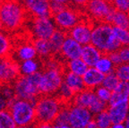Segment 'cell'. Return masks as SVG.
<instances>
[{"instance_id":"db71d44e","label":"cell","mask_w":129,"mask_h":128,"mask_svg":"<svg viewBox=\"0 0 129 128\" xmlns=\"http://www.w3.org/2000/svg\"><path fill=\"white\" fill-rule=\"evenodd\" d=\"M2 2H3L2 0H0V5H1V3H2Z\"/></svg>"},{"instance_id":"7c38bea8","label":"cell","mask_w":129,"mask_h":128,"mask_svg":"<svg viewBox=\"0 0 129 128\" xmlns=\"http://www.w3.org/2000/svg\"><path fill=\"white\" fill-rule=\"evenodd\" d=\"M27 14L30 18L52 17L50 2L48 0H21Z\"/></svg>"},{"instance_id":"836d02e7","label":"cell","mask_w":129,"mask_h":128,"mask_svg":"<svg viewBox=\"0 0 129 128\" xmlns=\"http://www.w3.org/2000/svg\"><path fill=\"white\" fill-rule=\"evenodd\" d=\"M69 123V104H64L55 118L52 124H67Z\"/></svg>"},{"instance_id":"d590c367","label":"cell","mask_w":129,"mask_h":128,"mask_svg":"<svg viewBox=\"0 0 129 128\" xmlns=\"http://www.w3.org/2000/svg\"><path fill=\"white\" fill-rule=\"evenodd\" d=\"M94 93L96 95V97L99 100H101V101H103L104 103H107L109 105V102L110 100V97H111V91L109 90L108 89H106L103 86H99L97 87L94 90Z\"/></svg>"},{"instance_id":"2e32d148","label":"cell","mask_w":129,"mask_h":128,"mask_svg":"<svg viewBox=\"0 0 129 128\" xmlns=\"http://www.w3.org/2000/svg\"><path fill=\"white\" fill-rule=\"evenodd\" d=\"M15 53V56L13 57H16L15 61H26L30 60V59H35L37 56L36 50L34 48V46L32 44V41H26V42H22L19 45L16 46V48L14 47L12 53Z\"/></svg>"},{"instance_id":"4316f807","label":"cell","mask_w":129,"mask_h":128,"mask_svg":"<svg viewBox=\"0 0 129 128\" xmlns=\"http://www.w3.org/2000/svg\"><path fill=\"white\" fill-rule=\"evenodd\" d=\"M109 23L114 27L129 30V14L127 13L114 10Z\"/></svg>"},{"instance_id":"74e56055","label":"cell","mask_w":129,"mask_h":128,"mask_svg":"<svg viewBox=\"0 0 129 128\" xmlns=\"http://www.w3.org/2000/svg\"><path fill=\"white\" fill-rule=\"evenodd\" d=\"M111 5L115 10L127 14L129 13V0H114Z\"/></svg>"},{"instance_id":"e575fe53","label":"cell","mask_w":129,"mask_h":128,"mask_svg":"<svg viewBox=\"0 0 129 128\" xmlns=\"http://www.w3.org/2000/svg\"><path fill=\"white\" fill-rule=\"evenodd\" d=\"M114 73L120 82H129V64H121L116 66Z\"/></svg>"},{"instance_id":"603a6c76","label":"cell","mask_w":129,"mask_h":128,"mask_svg":"<svg viewBox=\"0 0 129 128\" xmlns=\"http://www.w3.org/2000/svg\"><path fill=\"white\" fill-rule=\"evenodd\" d=\"M14 49L12 37L6 31L0 30V57L11 56Z\"/></svg>"},{"instance_id":"d6a6232c","label":"cell","mask_w":129,"mask_h":128,"mask_svg":"<svg viewBox=\"0 0 129 128\" xmlns=\"http://www.w3.org/2000/svg\"><path fill=\"white\" fill-rule=\"evenodd\" d=\"M119 82H120V81L117 78V74H116L115 73H111V74L104 75L101 86L105 87V88L108 89V90H110V91H113V90L117 87Z\"/></svg>"},{"instance_id":"ba28073f","label":"cell","mask_w":129,"mask_h":128,"mask_svg":"<svg viewBox=\"0 0 129 128\" xmlns=\"http://www.w3.org/2000/svg\"><path fill=\"white\" fill-rule=\"evenodd\" d=\"M82 16L83 14L79 11L67 6L59 13L53 14L52 19L56 24V29L67 33L81 20H83Z\"/></svg>"},{"instance_id":"f6af8a7d","label":"cell","mask_w":129,"mask_h":128,"mask_svg":"<svg viewBox=\"0 0 129 128\" xmlns=\"http://www.w3.org/2000/svg\"><path fill=\"white\" fill-rule=\"evenodd\" d=\"M50 3H59L63 5H69V0H48Z\"/></svg>"},{"instance_id":"9c48e42d","label":"cell","mask_w":129,"mask_h":128,"mask_svg":"<svg viewBox=\"0 0 129 128\" xmlns=\"http://www.w3.org/2000/svg\"><path fill=\"white\" fill-rule=\"evenodd\" d=\"M30 32L34 39L48 40L56 30L52 17L30 18Z\"/></svg>"},{"instance_id":"d6986e66","label":"cell","mask_w":129,"mask_h":128,"mask_svg":"<svg viewBox=\"0 0 129 128\" xmlns=\"http://www.w3.org/2000/svg\"><path fill=\"white\" fill-rule=\"evenodd\" d=\"M97 97L92 90L84 89L83 90H82L81 92H78L74 96L71 104L89 109L90 107L93 104V102L95 101Z\"/></svg>"},{"instance_id":"52a82bcc","label":"cell","mask_w":129,"mask_h":128,"mask_svg":"<svg viewBox=\"0 0 129 128\" xmlns=\"http://www.w3.org/2000/svg\"><path fill=\"white\" fill-rule=\"evenodd\" d=\"M84 9L86 17L92 22H105L109 23L115 10L112 5L105 0H88Z\"/></svg>"},{"instance_id":"1f68e13d","label":"cell","mask_w":129,"mask_h":128,"mask_svg":"<svg viewBox=\"0 0 129 128\" xmlns=\"http://www.w3.org/2000/svg\"><path fill=\"white\" fill-rule=\"evenodd\" d=\"M93 119H94L98 128H110L111 124H112L107 110L95 115V116H93Z\"/></svg>"},{"instance_id":"4fadbf2b","label":"cell","mask_w":129,"mask_h":128,"mask_svg":"<svg viewBox=\"0 0 129 128\" xmlns=\"http://www.w3.org/2000/svg\"><path fill=\"white\" fill-rule=\"evenodd\" d=\"M93 115L88 108L69 104V123L73 128H86L87 124L91 119Z\"/></svg>"},{"instance_id":"4dcf8cb0","label":"cell","mask_w":129,"mask_h":128,"mask_svg":"<svg viewBox=\"0 0 129 128\" xmlns=\"http://www.w3.org/2000/svg\"><path fill=\"white\" fill-rule=\"evenodd\" d=\"M16 124L14 121L10 111L6 109L0 111V128H16Z\"/></svg>"},{"instance_id":"f546056e","label":"cell","mask_w":129,"mask_h":128,"mask_svg":"<svg viewBox=\"0 0 129 128\" xmlns=\"http://www.w3.org/2000/svg\"><path fill=\"white\" fill-rule=\"evenodd\" d=\"M113 32L116 40L121 47L129 46V30L113 26Z\"/></svg>"},{"instance_id":"11a10c76","label":"cell","mask_w":129,"mask_h":128,"mask_svg":"<svg viewBox=\"0 0 129 128\" xmlns=\"http://www.w3.org/2000/svg\"><path fill=\"white\" fill-rule=\"evenodd\" d=\"M127 83H128V87H129V82H127Z\"/></svg>"},{"instance_id":"7402d4cb","label":"cell","mask_w":129,"mask_h":128,"mask_svg":"<svg viewBox=\"0 0 129 128\" xmlns=\"http://www.w3.org/2000/svg\"><path fill=\"white\" fill-rule=\"evenodd\" d=\"M67 32L56 29L54 33L52 34V36L48 39V42H49V45H50V49H51L52 56L59 55L60 49L62 48V45L64 43L66 38H67Z\"/></svg>"},{"instance_id":"ffe728a7","label":"cell","mask_w":129,"mask_h":128,"mask_svg":"<svg viewBox=\"0 0 129 128\" xmlns=\"http://www.w3.org/2000/svg\"><path fill=\"white\" fill-rule=\"evenodd\" d=\"M124 102H129V87L127 82H120L117 88L111 91L109 105H116Z\"/></svg>"},{"instance_id":"ee69618b","label":"cell","mask_w":129,"mask_h":128,"mask_svg":"<svg viewBox=\"0 0 129 128\" xmlns=\"http://www.w3.org/2000/svg\"><path fill=\"white\" fill-rule=\"evenodd\" d=\"M35 128H53V124L48 123H36Z\"/></svg>"},{"instance_id":"60d3db41","label":"cell","mask_w":129,"mask_h":128,"mask_svg":"<svg viewBox=\"0 0 129 128\" xmlns=\"http://www.w3.org/2000/svg\"><path fill=\"white\" fill-rule=\"evenodd\" d=\"M109 57L110 58L111 62L113 63V65L115 66H117L119 65H121V60H120V57H119V55L117 51H115V52H112V53H109Z\"/></svg>"},{"instance_id":"6f0895ef","label":"cell","mask_w":129,"mask_h":128,"mask_svg":"<svg viewBox=\"0 0 129 128\" xmlns=\"http://www.w3.org/2000/svg\"><path fill=\"white\" fill-rule=\"evenodd\" d=\"M0 85H1V83H0Z\"/></svg>"},{"instance_id":"ab89813d","label":"cell","mask_w":129,"mask_h":128,"mask_svg":"<svg viewBox=\"0 0 129 128\" xmlns=\"http://www.w3.org/2000/svg\"><path fill=\"white\" fill-rule=\"evenodd\" d=\"M68 5H63L59 4V3H50V11L51 14H56L57 13H59L60 11H62L64 7H67Z\"/></svg>"},{"instance_id":"5bb4252c","label":"cell","mask_w":129,"mask_h":128,"mask_svg":"<svg viewBox=\"0 0 129 128\" xmlns=\"http://www.w3.org/2000/svg\"><path fill=\"white\" fill-rule=\"evenodd\" d=\"M82 49H83L82 45H80L78 42H76L69 36H67L60 49L59 56H61L67 61L76 59L81 57Z\"/></svg>"},{"instance_id":"bcb514c9","label":"cell","mask_w":129,"mask_h":128,"mask_svg":"<svg viewBox=\"0 0 129 128\" xmlns=\"http://www.w3.org/2000/svg\"><path fill=\"white\" fill-rule=\"evenodd\" d=\"M86 128H98V126H97V124H96V123H95L94 119H91V120L88 123Z\"/></svg>"},{"instance_id":"484cf974","label":"cell","mask_w":129,"mask_h":128,"mask_svg":"<svg viewBox=\"0 0 129 128\" xmlns=\"http://www.w3.org/2000/svg\"><path fill=\"white\" fill-rule=\"evenodd\" d=\"M40 65L35 59H30V60L22 61L19 64V70H20V75L28 76L40 72Z\"/></svg>"},{"instance_id":"d4e9b609","label":"cell","mask_w":129,"mask_h":128,"mask_svg":"<svg viewBox=\"0 0 129 128\" xmlns=\"http://www.w3.org/2000/svg\"><path fill=\"white\" fill-rule=\"evenodd\" d=\"M32 44L36 50L37 56H40V58H49L52 56L48 40L34 39L32 40Z\"/></svg>"},{"instance_id":"f907efd6","label":"cell","mask_w":129,"mask_h":128,"mask_svg":"<svg viewBox=\"0 0 129 128\" xmlns=\"http://www.w3.org/2000/svg\"><path fill=\"white\" fill-rule=\"evenodd\" d=\"M16 128H35L34 125H26V126H16Z\"/></svg>"},{"instance_id":"7bdbcfd3","label":"cell","mask_w":129,"mask_h":128,"mask_svg":"<svg viewBox=\"0 0 129 128\" xmlns=\"http://www.w3.org/2000/svg\"><path fill=\"white\" fill-rule=\"evenodd\" d=\"M8 108V101L0 94V111L6 109Z\"/></svg>"},{"instance_id":"30bf717a","label":"cell","mask_w":129,"mask_h":128,"mask_svg":"<svg viewBox=\"0 0 129 128\" xmlns=\"http://www.w3.org/2000/svg\"><path fill=\"white\" fill-rule=\"evenodd\" d=\"M20 76L19 64L12 56L0 57V83L13 84Z\"/></svg>"},{"instance_id":"f35d334b","label":"cell","mask_w":129,"mask_h":128,"mask_svg":"<svg viewBox=\"0 0 129 128\" xmlns=\"http://www.w3.org/2000/svg\"><path fill=\"white\" fill-rule=\"evenodd\" d=\"M122 64H129V46L120 47L117 50Z\"/></svg>"},{"instance_id":"7dc6e473","label":"cell","mask_w":129,"mask_h":128,"mask_svg":"<svg viewBox=\"0 0 129 128\" xmlns=\"http://www.w3.org/2000/svg\"><path fill=\"white\" fill-rule=\"evenodd\" d=\"M53 128H73L69 124H53Z\"/></svg>"},{"instance_id":"83f0119b","label":"cell","mask_w":129,"mask_h":128,"mask_svg":"<svg viewBox=\"0 0 129 128\" xmlns=\"http://www.w3.org/2000/svg\"><path fill=\"white\" fill-rule=\"evenodd\" d=\"M94 67L99 72H101L102 74L106 75V74H109L115 72L116 66L111 62L110 58L109 57V55L102 54V56H101V58L96 63Z\"/></svg>"},{"instance_id":"f1b7e54d","label":"cell","mask_w":129,"mask_h":128,"mask_svg":"<svg viewBox=\"0 0 129 128\" xmlns=\"http://www.w3.org/2000/svg\"><path fill=\"white\" fill-rule=\"evenodd\" d=\"M75 95V94L74 93V91L64 82L56 93V96L58 98V100H60L63 104H71Z\"/></svg>"},{"instance_id":"b9f144b4","label":"cell","mask_w":129,"mask_h":128,"mask_svg":"<svg viewBox=\"0 0 129 128\" xmlns=\"http://www.w3.org/2000/svg\"><path fill=\"white\" fill-rule=\"evenodd\" d=\"M88 0H69V3H72L75 6H78V7H84L86 6Z\"/></svg>"},{"instance_id":"44dd1931","label":"cell","mask_w":129,"mask_h":128,"mask_svg":"<svg viewBox=\"0 0 129 128\" xmlns=\"http://www.w3.org/2000/svg\"><path fill=\"white\" fill-rule=\"evenodd\" d=\"M63 82L66 85H67L74 91L75 94H76L78 92H81L85 89L82 76L76 75V74H72V73L67 72V71H64V73Z\"/></svg>"},{"instance_id":"681fc988","label":"cell","mask_w":129,"mask_h":128,"mask_svg":"<svg viewBox=\"0 0 129 128\" xmlns=\"http://www.w3.org/2000/svg\"><path fill=\"white\" fill-rule=\"evenodd\" d=\"M124 125H125V128H129V115L126 117V119L125 120V122L123 123Z\"/></svg>"},{"instance_id":"5b68a950","label":"cell","mask_w":129,"mask_h":128,"mask_svg":"<svg viewBox=\"0 0 129 128\" xmlns=\"http://www.w3.org/2000/svg\"><path fill=\"white\" fill-rule=\"evenodd\" d=\"M7 109L10 111L17 126L34 125L37 123L35 102L14 98L8 102Z\"/></svg>"},{"instance_id":"8992f818","label":"cell","mask_w":129,"mask_h":128,"mask_svg":"<svg viewBox=\"0 0 129 128\" xmlns=\"http://www.w3.org/2000/svg\"><path fill=\"white\" fill-rule=\"evenodd\" d=\"M64 70L63 67L45 68L40 82V95H56L63 83Z\"/></svg>"},{"instance_id":"8fae6325","label":"cell","mask_w":129,"mask_h":128,"mask_svg":"<svg viewBox=\"0 0 129 128\" xmlns=\"http://www.w3.org/2000/svg\"><path fill=\"white\" fill-rule=\"evenodd\" d=\"M92 25L93 22L90 19H87V17H85V19L81 20L75 26H74L67 32V36L75 40L82 46L90 44Z\"/></svg>"},{"instance_id":"9a60e30c","label":"cell","mask_w":129,"mask_h":128,"mask_svg":"<svg viewBox=\"0 0 129 128\" xmlns=\"http://www.w3.org/2000/svg\"><path fill=\"white\" fill-rule=\"evenodd\" d=\"M112 124L124 123L129 115V102L116 105H109L107 108Z\"/></svg>"},{"instance_id":"ac0fdd59","label":"cell","mask_w":129,"mask_h":128,"mask_svg":"<svg viewBox=\"0 0 129 128\" xmlns=\"http://www.w3.org/2000/svg\"><path fill=\"white\" fill-rule=\"evenodd\" d=\"M101 56H102V53L90 43L83 46L80 58L87 65L88 67H94Z\"/></svg>"},{"instance_id":"7a4b0ae2","label":"cell","mask_w":129,"mask_h":128,"mask_svg":"<svg viewBox=\"0 0 129 128\" xmlns=\"http://www.w3.org/2000/svg\"><path fill=\"white\" fill-rule=\"evenodd\" d=\"M91 44L102 54H109L120 48V45L116 40L113 26L109 22H93L91 30Z\"/></svg>"},{"instance_id":"8d00e7d4","label":"cell","mask_w":129,"mask_h":128,"mask_svg":"<svg viewBox=\"0 0 129 128\" xmlns=\"http://www.w3.org/2000/svg\"><path fill=\"white\" fill-rule=\"evenodd\" d=\"M0 94L2 95L8 102L15 98L14 87L12 84H1L0 85Z\"/></svg>"},{"instance_id":"3957f363","label":"cell","mask_w":129,"mask_h":128,"mask_svg":"<svg viewBox=\"0 0 129 128\" xmlns=\"http://www.w3.org/2000/svg\"><path fill=\"white\" fill-rule=\"evenodd\" d=\"M41 79V72L35 73L31 75H20L12 84L14 87L15 98L19 100H29L35 102L40 96V82Z\"/></svg>"},{"instance_id":"cb8c5ba5","label":"cell","mask_w":129,"mask_h":128,"mask_svg":"<svg viewBox=\"0 0 129 128\" xmlns=\"http://www.w3.org/2000/svg\"><path fill=\"white\" fill-rule=\"evenodd\" d=\"M88 68L89 67L87 66V65L81 58H76V59L67 61L66 66H64L66 71L79 76H83Z\"/></svg>"},{"instance_id":"c3c4849f","label":"cell","mask_w":129,"mask_h":128,"mask_svg":"<svg viewBox=\"0 0 129 128\" xmlns=\"http://www.w3.org/2000/svg\"><path fill=\"white\" fill-rule=\"evenodd\" d=\"M110 128H125V125H124L123 123H120V124H112Z\"/></svg>"},{"instance_id":"f5cc1de1","label":"cell","mask_w":129,"mask_h":128,"mask_svg":"<svg viewBox=\"0 0 129 128\" xmlns=\"http://www.w3.org/2000/svg\"><path fill=\"white\" fill-rule=\"evenodd\" d=\"M0 30H2V25H1V23H0Z\"/></svg>"},{"instance_id":"277c9868","label":"cell","mask_w":129,"mask_h":128,"mask_svg":"<svg viewBox=\"0 0 129 128\" xmlns=\"http://www.w3.org/2000/svg\"><path fill=\"white\" fill-rule=\"evenodd\" d=\"M64 105L56 95H40L35 101L36 122L53 124Z\"/></svg>"},{"instance_id":"816d5d0a","label":"cell","mask_w":129,"mask_h":128,"mask_svg":"<svg viewBox=\"0 0 129 128\" xmlns=\"http://www.w3.org/2000/svg\"><path fill=\"white\" fill-rule=\"evenodd\" d=\"M105 1H107V2L110 3V4H112V2H113V1H114V0H105Z\"/></svg>"},{"instance_id":"e0dca14e","label":"cell","mask_w":129,"mask_h":128,"mask_svg":"<svg viewBox=\"0 0 129 128\" xmlns=\"http://www.w3.org/2000/svg\"><path fill=\"white\" fill-rule=\"evenodd\" d=\"M103 78H104V74L99 72L95 67H89L84 74L82 76L85 89L92 90H94L97 87L101 86Z\"/></svg>"},{"instance_id":"6da1fadb","label":"cell","mask_w":129,"mask_h":128,"mask_svg":"<svg viewBox=\"0 0 129 128\" xmlns=\"http://www.w3.org/2000/svg\"><path fill=\"white\" fill-rule=\"evenodd\" d=\"M29 18L21 0H6L0 5V23L2 30L14 33L22 28Z\"/></svg>"},{"instance_id":"9f6ffc18","label":"cell","mask_w":129,"mask_h":128,"mask_svg":"<svg viewBox=\"0 0 129 128\" xmlns=\"http://www.w3.org/2000/svg\"><path fill=\"white\" fill-rule=\"evenodd\" d=\"M2 1H6V0H2Z\"/></svg>"},{"instance_id":"680465c9","label":"cell","mask_w":129,"mask_h":128,"mask_svg":"<svg viewBox=\"0 0 129 128\" xmlns=\"http://www.w3.org/2000/svg\"><path fill=\"white\" fill-rule=\"evenodd\" d=\"M128 14H129V13H128Z\"/></svg>"}]
</instances>
